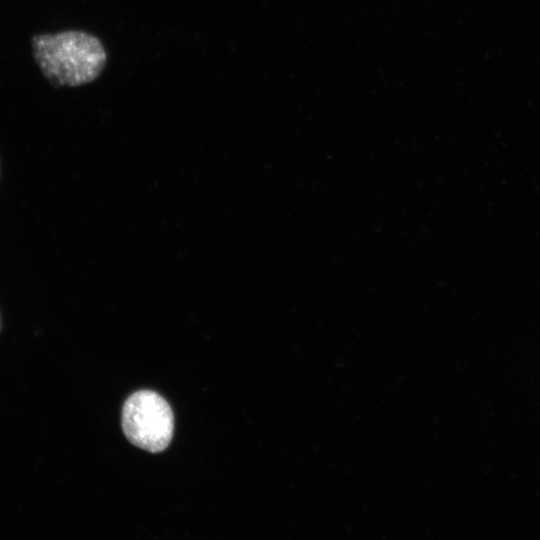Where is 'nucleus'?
I'll use <instances>...</instances> for the list:
<instances>
[{"label": "nucleus", "instance_id": "3", "mask_svg": "<svg viewBox=\"0 0 540 540\" xmlns=\"http://www.w3.org/2000/svg\"><path fill=\"white\" fill-rule=\"evenodd\" d=\"M2 329V317H1V313H0V331Z\"/></svg>", "mask_w": 540, "mask_h": 540}, {"label": "nucleus", "instance_id": "2", "mask_svg": "<svg viewBox=\"0 0 540 540\" xmlns=\"http://www.w3.org/2000/svg\"><path fill=\"white\" fill-rule=\"evenodd\" d=\"M121 422L127 439L146 451L161 452L172 439V410L154 391L140 390L130 395L123 405Z\"/></svg>", "mask_w": 540, "mask_h": 540}, {"label": "nucleus", "instance_id": "1", "mask_svg": "<svg viewBox=\"0 0 540 540\" xmlns=\"http://www.w3.org/2000/svg\"><path fill=\"white\" fill-rule=\"evenodd\" d=\"M33 50L44 76L56 86L74 87L94 81L107 60L101 41L83 31L36 36Z\"/></svg>", "mask_w": 540, "mask_h": 540}]
</instances>
